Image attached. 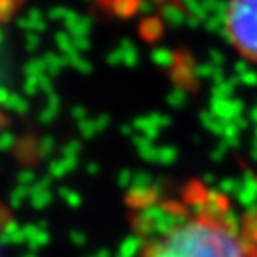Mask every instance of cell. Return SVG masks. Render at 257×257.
<instances>
[{"label": "cell", "mask_w": 257, "mask_h": 257, "mask_svg": "<svg viewBox=\"0 0 257 257\" xmlns=\"http://www.w3.org/2000/svg\"><path fill=\"white\" fill-rule=\"evenodd\" d=\"M133 257H248L243 214L223 191L188 181L133 200Z\"/></svg>", "instance_id": "obj_1"}, {"label": "cell", "mask_w": 257, "mask_h": 257, "mask_svg": "<svg viewBox=\"0 0 257 257\" xmlns=\"http://www.w3.org/2000/svg\"><path fill=\"white\" fill-rule=\"evenodd\" d=\"M243 230L248 257H257V207L243 214Z\"/></svg>", "instance_id": "obj_3"}, {"label": "cell", "mask_w": 257, "mask_h": 257, "mask_svg": "<svg viewBox=\"0 0 257 257\" xmlns=\"http://www.w3.org/2000/svg\"><path fill=\"white\" fill-rule=\"evenodd\" d=\"M225 32L234 50L257 64V0H229Z\"/></svg>", "instance_id": "obj_2"}]
</instances>
